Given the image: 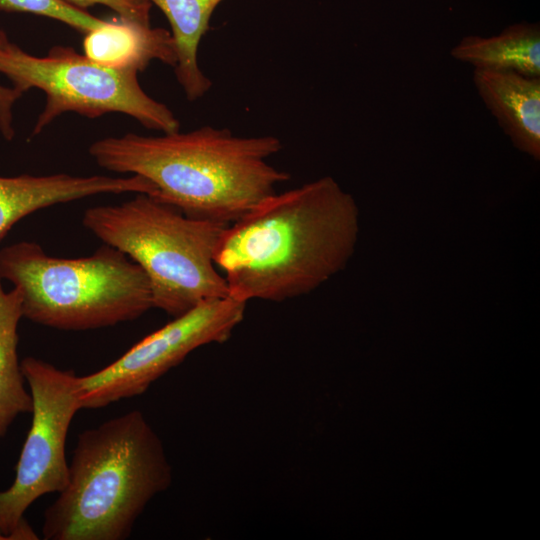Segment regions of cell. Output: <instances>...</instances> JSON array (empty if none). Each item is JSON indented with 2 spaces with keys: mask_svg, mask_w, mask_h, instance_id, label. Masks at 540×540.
<instances>
[{
  "mask_svg": "<svg viewBox=\"0 0 540 540\" xmlns=\"http://www.w3.org/2000/svg\"><path fill=\"white\" fill-rule=\"evenodd\" d=\"M21 318L20 291L15 287L5 291L0 276V438L18 415L33 410V398L25 387L26 380L17 352Z\"/></svg>",
  "mask_w": 540,
  "mask_h": 540,
  "instance_id": "cell-14",
  "label": "cell"
},
{
  "mask_svg": "<svg viewBox=\"0 0 540 540\" xmlns=\"http://www.w3.org/2000/svg\"><path fill=\"white\" fill-rule=\"evenodd\" d=\"M22 96L16 88H7L0 85V132L6 140L14 137L13 106Z\"/></svg>",
  "mask_w": 540,
  "mask_h": 540,
  "instance_id": "cell-17",
  "label": "cell"
},
{
  "mask_svg": "<svg viewBox=\"0 0 540 540\" xmlns=\"http://www.w3.org/2000/svg\"><path fill=\"white\" fill-rule=\"evenodd\" d=\"M21 368L33 398L32 421L14 481L0 491V533L8 540H35L38 536L24 513L40 497L65 487L69 467L66 439L82 407L74 371L31 356L21 361Z\"/></svg>",
  "mask_w": 540,
  "mask_h": 540,
  "instance_id": "cell-7",
  "label": "cell"
},
{
  "mask_svg": "<svg viewBox=\"0 0 540 540\" xmlns=\"http://www.w3.org/2000/svg\"><path fill=\"white\" fill-rule=\"evenodd\" d=\"M83 50L90 59L114 68L143 71L153 60L176 65L171 32L121 19L85 34Z\"/></svg>",
  "mask_w": 540,
  "mask_h": 540,
  "instance_id": "cell-11",
  "label": "cell"
},
{
  "mask_svg": "<svg viewBox=\"0 0 540 540\" xmlns=\"http://www.w3.org/2000/svg\"><path fill=\"white\" fill-rule=\"evenodd\" d=\"M478 95L518 150L540 159V77L474 69Z\"/></svg>",
  "mask_w": 540,
  "mask_h": 540,
  "instance_id": "cell-10",
  "label": "cell"
},
{
  "mask_svg": "<svg viewBox=\"0 0 540 540\" xmlns=\"http://www.w3.org/2000/svg\"><path fill=\"white\" fill-rule=\"evenodd\" d=\"M80 9L104 5L114 10L121 20L150 25L152 4L148 0H65Z\"/></svg>",
  "mask_w": 540,
  "mask_h": 540,
  "instance_id": "cell-16",
  "label": "cell"
},
{
  "mask_svg": "<svg viewBox=\"0 0 540 540\" xmlns=\"http://www.w3.org/2000/svg\"><path fill=\"white\" fill-rule=\"evenodd\" d=\"M0 276L20 291L23 317L54 329L110 327L154 308L142 268L104 243L92 255L70 259L17 242L0 250Z\"/></svg>",
  "mask_w": 540,
  "mask_h": 540,
  "instance_id": "cell-5",
  "label": "cell"
},
{
  "mask_svg": "<svg viewBox=\"0 0 540 540\" xmlns=\"http://www.w3.org/2000/svg\"><path fill=\"white\" fill-rule=\"evenodd\" d=\"M128 192L152 194L154 187L139 175L83 177L57 173L0 177V239L15 223L37 210L98 194Z\"/></svg>",
  "mask_w": 540,
  "mask_h": 540,
  "instance_id": "cell-9",
  "label": "cell"
},
{
  "mask_svg": "<svg viewBox=\"0 0 540 540\" xmlns=\"http://www.w3.org/2000/svg\"><path fill=\"white\" fill-rule=\"evenodd\" d=\"M0 10L53 18L83 34L98 29L106 23V20L97 18L65 0H0Z\"/></svg>",
  "mask_w": 540,
  "mask_h": 540,
  "instance_id": "cell-15",
  "label": "cell"
},
{
  "mask_svg": "<svg viewBox=\"0 0 540 540\" xmlns=\"http://www.w3.org/2000/svg\"><path fill=\"white\" fill-rule=\"evenodd\" d=\"M281 149L272 135L240 137L202 126L161 136L107 137L88 151L106 170L144 177L156 189L153 197L185 215L231 224L290 179L268 162Z\"/></svg>",
  "mask_w": 540,
  "mask_h": 540,
  "instance_id": "cell-2",
  "label": "cell"
},
{
  "mask_svg": "<svg viewBox=\"0 0 540 540\" xmlns=\"http://www.w3.org/2000/svg\"><path fill=\"white\" fill-rule=\"evenodd\" d=\"M82 223L142 268L153 307L173 318L205 300L228 297L214 256L229 224L189 217L145 193L120 204L91 207Z\"/></svg>",
  "mask_w": 540,
  "mask_h": 540,
  "instance_id": "cell-4",
  "label": "cell"
},
{
  "mask_svg": "<svg viewBox=\"0 0 540 540\" xmlns=\"http://www.w3.org/2000/svg\"><path fill=\"white\" fill-rule=\"evenodd\" d=\"M138 72L100 64L67 46H54L44 57L33 56L11 43L0 30V73L22 94L37 88L46 95L32 136L65 112L88 118L119 112L148 129L178 131L180 123L174 113L141 88Z\"/></svg>",
  "mask_w": 540,
  "mask_h": 540,
  "instance_id": "cell-6",
  "label": "cell"
},
{
  "mask_svg": "<svg viewBox=\"0 0 540 540\" xmlns=\"http://www.w3.org/2000/svg\"><path fill=\"white\" fill-rule=\"evenodd\" d=\"M163 443L132 410L82 431L68 480L43 515L46 540H125L148 503L172 483Z\"/></svg>",
  "mask_w": 540,
  "mask_h": 540,
  "instance_id": "cell-3",
  "label": "cell"
},
{
  "mask_svg": "<svg viewBox=\"0 0 540 540\" xmlns=\"http://www.w3.org/2000/svg\"><path fill=\"white\" fill-rule=\"evenodd\" d=\"M166 16L176 51L174 67L178 83L188 101L204 96L211 80L198 64V49L216 7L223 0H148Z\"/></svg>",
  "mask_w": 540,
  "mask_h": 540,
  "instance_id": "cell-13",
  "label": "cell"
},
{
  "mask_svg": "<svg viewBox=\"0 0 540 540\" xmlns=\"http://www.w3.org/2000/svg\"><path fill=\"white\" fill-rule=\"evenodd\" d=\"M450 53L474 69L540 77V27L538 23L521 22L494 36L468 35Z\"/></svg>",
  "mask_w": 540,
  "mask_h": 540,
  "instance_id": "cell-12",
  "label": "cell"
},
{
  "mask_svg": "<svg viewBox=\"0 0 540 540\" xmlns=\"http://www.w3.org/2000/svg\"><path fill=\"white\" fill-rule=\"evenodd\" d=\"M7 538L2 534L0 533V540H6Z\"/></svg>",
  "mask_w": 540,
  "mask_h": 540,
  "instance_id": "cell-18",
  "label": "cell"
},
{
  "mask_svg": "<svg viewBox=\"0 0 540 540\" xmlns=\"http://www.w3.org/2000/svg\"><path fill=\"white\" fill-rule=\"evenodd\" d=\"M353 197L329 176L268 197L222 232L215 251L228 296L282 302L342 270L358 236Z\"/></svg>",
  "mask_w": 540,
  "mask_h": 540,
  "instance_id": "cell-1",
  "label": "cell"
},
{
  "mask_svg": "<svg viewBox=\"0 0 540 540\" xmlns=\"http://www.w3.org/2000/svg\"><path fill=\"white\" fill-rule=\"evenodd\" d=\"M245 302L209 299L147 335L106 367L77 376L82 409H99L143 394L192 351L224 343L243 321Z\"/></svg>",
  "mask_w": 540,
  "mask_h": 540,
  "instance_id": "cell-8",
  "label": "cell"
}]
</instances>
